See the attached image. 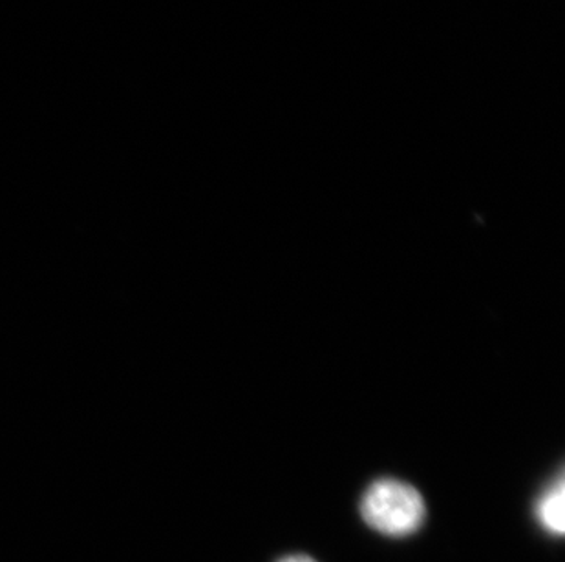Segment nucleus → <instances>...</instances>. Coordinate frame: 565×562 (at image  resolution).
I'll return each instance as SVG.
<instances>
[{
	"label": "nucleus",
	"mask_w": 565,
	"mask_h": 562,
	"mask_svg": "<svg viewBox=\"0 0 565 562\" xmlns=\"http://www.w3.org/2000/svg\"><path fill=\"white\" fill-rule=\"evenodd\" d=\"M361 514L372 530L384 536L405 537L419 530L427 509L414 486L395 478H381L366 489Z\"/></svg>",
	"instance_id": "f257e3e1"
},
{
	"label": "nucleus",
	"mask_w": 565,
	"mask_h": 562,
	"mask_svg": "<svg viewBox=\"0 0 565 562\" xmlns=\"http://www.w3.org/2000/svg\"><path fill=\"white\" fill-rule=\"evenodd\" d=\"M564 491V478L561 475L545 494L540 495L536 502V519L553 536H562L565 530Z\"/></svg>",
	"instance_id": "f03ea898"
},
{
	"label": "nucleus",
	"mask_w": 565,
	"mask_h": 562,
	"mask_svg": "<svg viewBox=\"0 0 565 562\" xmlns=\"http://www.w3.org/2000/svg\"><path fill=\"white\" fill-rule=\"evenodd\" d=\"M278 562H317L313 559L308 558V555H289V558L282 559V561Z\"/></svg>",
	"instance_id": "7ed1b4c3"
}]
</instances>
